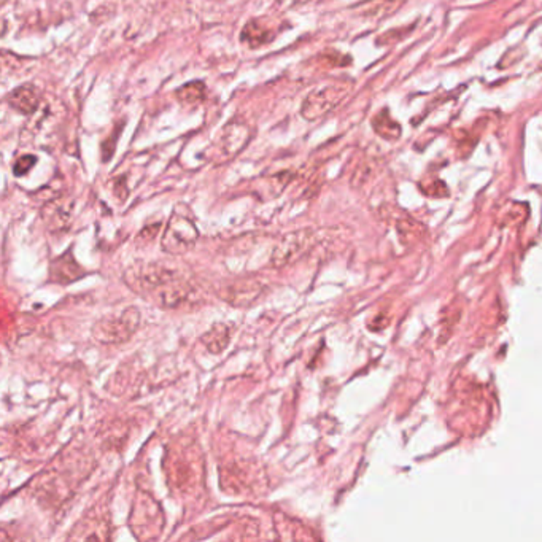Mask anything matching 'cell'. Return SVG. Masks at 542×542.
I'll return each mask as SVG.
<instances>
[{
    "label": "cell",
    "instance_id": "277c9868",
    "mask_svg": "<svg viewBox=\"0 0 542 542\" xmlns=\"http://www.w3.org/2000/svg\"><path fill=\"white\" fill-rule=\"evenodd\" d=\"M198 237L199 231L194 221L183 215L174 213V217L169 220L164 234H162L161 245L167 253L183 254L191 250L198 242Z\"/></svg>",
    "mask_w": 542,
    "mask_h": 542
},
{
    "label": "cell",
    "instance_id": "52a82bcc",
    "mask_svg": "<svg viewBox=\"0 0 542 542\" xmlns=\"http://www.w3.org/2000/svg\"><path fill=\"white\" fill-rule=\"evenodd\" d=\"M258 478L252 461L242 460L221 468V485L227 493H253L254 480Z\"/></svg>",
    "mask_w": 542,
    "mask_h": 542
},
{
    "label": "cell",
    "instance_id": "8fae6325",
    "mask_svg": "<svg viewBox=\"0 0 542 542\" xmlns=\"http://www.w3.org/2000/svg\"><path fill=\"white\" fill-rule=\"evenodd\" d=\"M6 101H9V106L15 110V112L21 115H30L37 110L38 102H40V96H38V91L35 86H32V84H23V86L13 89L9 97H6Z\"/></svg>",
    "mask_w": 542,
    "mask_h": 542
},
{
    "label": "cell",
    "instance_id": "7c38bea8",
    "mask_svg": "<svg viewBox=\"0 0 542 542\" xmlns=\"http://www.w3.org/2000/svg\"><path fill=\"white\" fill-rule=\"evenodd\" d=\"M110 538V530L107 520H94L83 519L80 524L75 525L74 530L69 534V539H83V541H107Z\"/></svg>",
    "mask_w": 542,
    "mask_h": 542
},
{
    "label": "cell",
    "instance_id": "7402d4cb",
    "mask_svg": "<svg viewBox=\"0 0 542 542\" xmlns=\"http://www.w3.org/2000/svg\"><path fill=\"white\" fill-rule=\"evenodd\" d=\"M0 2H2V4H6V2H9V0H0Z\"/></svg>",
    "mask_w": 542,
    "mask_h": 542
},
{
    "label": "cell",
    "instance_id": "7a4b0ae2",
    "mask_svg": "<svg viewBox=\"0 0 542 542\" xmlns=\"http://www.w3.org/2000/svg\"><path fill=\"white\" fill-rule=\"evenodd\" d=\"M351 84L347 81L334 83L329 86L315 89L305 97V101L301 107V115L305 120L315 121L323 118V116L332 112L345 97L350 94Z\"/></svg>",
    "mask_w": 542,
    "mask_h": 542
},
{
    "label": "cell",
    "instance_id": "44dd1931",
    "mask_svg": "<svg viewBox=\"0 0 542 542\" xmlns=\"http://www.w3.org/2000/svg\"><path fill=\"white\" fill-rule=\"evenodd\" d=\"M278 4H283V2H293V0H277Z\"/></svg>",
    "mask_w": 542,
    "mask_h": 542
},
{
    "label": "cell",
    "instance_id": "9c48e42d",
    "mask_svg": "<svg viewBox=\"0 0 542 542\" xmlns=\"http://www.w3.org/2000/svg\"><path fill=\"white\" fill-rule=\"evenodd\" d=\"M252 137V129L242 121H232L227 124L223 130V135L220 139V149L226 158L236 156L240 149H244L245 145Z\"/></svg>",
    "mask_w": 542,
    "mask_h": 542
},
{
    "label": "cell",
    "instance_id": "4fadbf2b",
    "mask_svg": "<svg viewBox=\"0 0 542 542\" xmlns=\"http://www.w3.org/2000/svg\"><path fill=\"white\" fill-rule=\"evenodd\" d=\"M83 273L84 271L77 264L75 259H72L70 253L55 259L53 264L50 267V277L56 283H70L74 282V280L80 278Z\"/></svg>",
    "mask_w": 542,
    "mask_h": 542
},
{
    "label": "cell",
    "instance_id": "6da1fadb",
    "mask_svg": "<svg viewBox=\"0 0 542 542\" xmlns=\"http://www.w3.org/2000/svg\"><path fill=\"white\" fill-rule=\"evenodd\" d=\"M140 310L130 305L120 313L106 315L94 323L91 334L96 342L102 345L124 344L140 328Z\"/></svg>",
    "mask_w": 542,
    "mask_h": 542
},
{
    "label": "cell",
    "instance_id": "30bf717a",
    "mask_svg": "<svg viewBox=\"0 0 542 542\" xmlns=\"http://www.w3.org/2000/svg\"><path fill=\"white\" fill-rule=\"evenodd\" d=\"M72 201L67 198H57L47 202L42 208V218L50 231H62L69 226L72 218Z\"/></svg>",
    "mask_w": 542,
    "mask_h": 542
},
{
    "label": "cell",
    "instance_id": "ba28073f",
    "mask_svg": "<svg viewBox=\"0 0 542 542\" xmlns=\"http://www.w3.org/2000/svg\"><path fill=\"white\" fill-rule=\"evenodd\" d=\"M266 290L264 282H261L259 278L254 277H245V278H236L232 282L226 283L221 288L220 296L225 303L231 304L234 307H248L253 303H256V299L263 295Z\"/></svg>",
    "mask_w": 542,
    "mask_h": 542
},
{
    "label": "cell",
    "instance_id": "5b68a950",
    "mask_svg": "<svg viewBox=\"0 0 542 542\" xmlns=\"http://www.w3.org/2000/svg\"><path fill=\"white\" fill-rule=\"evenodd\" d=\"M313 244V231L312 230H299L295 232L286 234L285 237L278 240V244L273 247L271 254V266L276 269L290 266L295 263L303 254L309 250Z\"/></svg>",
    "mask_w": 542,
    "mask_h": 542
},
{
    "label": "cell",
    "instance_id": "3957f363",
    "mask_svg": "<svg viewBox=\"0 0 542 542\" xmlns=\"http://www.w3.org/2000/svg\"><path fill=\"white\" fill-rule=\"evenodd\" d=\"M147 296L152 299V303L158 304L162 309L167 310L183 309V307L191 305L193 303L198 301L196 286L186 276H181L172 280V282L158 286V288L153 290L152 293H148Z\"/></svg>",
    "mask_w": 542,
    "mask_h": 542
},
{
    "label": "cell",
    "instance_id": "e0dca14e",
    "mask_svg": "<svg viewBox=\"0 0 542 542\" xmlns=\"http://www.w3.org/2000/svg\"><path fill=\"white\" fill-rule=\"evenodd\" d=\"M177 99L185 106H198L205 99V84L202 81H191L177 89Z\"/></svg>",
    "mask_w": 542,
    "mask_h": 542
},
{
    "label": "cell",
    "instance_id": "9a60e30c",
    "mask_svg": "<svg viewBox=\"0 0 542 542\" xmlns=\"http://www.w3.org/2000/svg\"><path fill=\"white\" fill-rule=\"evenodd\" d=\"M372 128H374L376 134L378 137H382V139L390 140V142L397 140L402 134L401 124L391 118L388 110H382V112H378L374 116V120H372Z\"/></svg>",
    "mask_w": 542,
    "mask_h": 542
},
{
    "label": "cell",
    "instance_id": "8992f818",
    "mask_svg": "<svg viewBox=\"0 0 542 542\" xmlns=\"http://www.w3.org/2000/svg\"><path fill=\"white\" fill-rule=\"evenodd\" d=\"M167 473L180 492H188L202 478V461L199 455H193L189 458V453L177 452L169 460Z\"/></svg>",
    "mask_w": 542,
    "mask_h": 542
},
{
    "label": "cell",
    "instance_id": "5bb4252c",
    "mask_svg": "<svg viewBox=\"0 0 542 542\" xmlns=\"http://www.w3.org/2000/svg\"><path fill=\"white\" fill-rule=\"evenodd\" d=\"M231 342V329L227 324L218 323L213 324L204 336H202V344L213 355H220L227 349Z\"/></svg>",
    "mask_w": 542,
    "mask_h": 542
},
{
    "label": "cell",
    "instance_id": "ffe728a7",
    "mask_svg": "<svg viewBox=\"0 0 542 542\" xmlns=\"http://www.w3.org/2000/svg\"><path fill=\"white\" fill-rule=\"evenodd\" d=\"M120 134H121V128H118V130H116V134L113 132L106 142H102L101 149H102V154H103V161H108L110 158H112V154H113L115 148H116V140H118Z\"/></svg>",
    "mask_w": 542,
    "mask_h": 542
},
{
    "label": "cell",
    "instance_id": "ac0fdd59",
    "mask_svg": "<svg viewBox=\"0 0 542 542\" xmlns=\"http://www.w3.org/2000/svg\"><path fill=\"white\" fill-rule=\"evenodd\" d=\"M240 38L247 43H250L252 47H259V45H263L266 42H271L269 38H272L269 35V32L261 29V26H258L256 23H250L247 24V28L244 29V34L240 35Z\"/></svg>",
    "mask_w": 542,
    "mask_h": 542
},
{
    "label": "cell",
    "instance_id": "2e32d148",
    "mask_svg": "<svg viewBox=\"0 0 542 542\" xmlns=\"http://www.w3.org/2000/svg\"><path fill=\"white\" fill-rule=\"evenodd\" d=\"M388 218L393 221L396 231L400 232L404 242H414V239H419L424 234V227L420 221L410 218L409 215H404L402 212L395 215V217L388 215Z\"/></svg>",
    "mask_w": 542,
    "mask_h": 542
},
{
    "label": "cell",
    "instance_id": "d6986e66",
    "mask_svg": "<svg viewBox=\"0 0 542 542\" xmlns=\"http://www.w3.org/2000/svg\"><path fill=\"white\" fill-rule=\"evenodd\" d=\"M35 162H37L35 156L26 154L15 162V166H13V172H15V175H18V177H21V175H26L32 167L35 166Z\"/></svg>",
    "mask_w": 542,
    "mask_h": 542
}]
</instances>
